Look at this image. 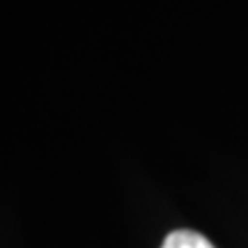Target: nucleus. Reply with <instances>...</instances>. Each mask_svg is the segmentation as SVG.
Returning a JSON list of instances; mask_svg holds the SVG:
<instances>
[{"label": "nucleus", "instance_id": "f257e3e1", "mask_svg": "<svg viewBox=\"0 0 248 248\" xmlns=\"http://www.w3.org/2000/svg\"><path fill=\"white\" fill-rule=\"evenodd\" d=\"M161 248H216L204 234L193 230H172L163 239Z\"/></svg>", "mask_w": 248, "mask_h": 248}]
</instances>
